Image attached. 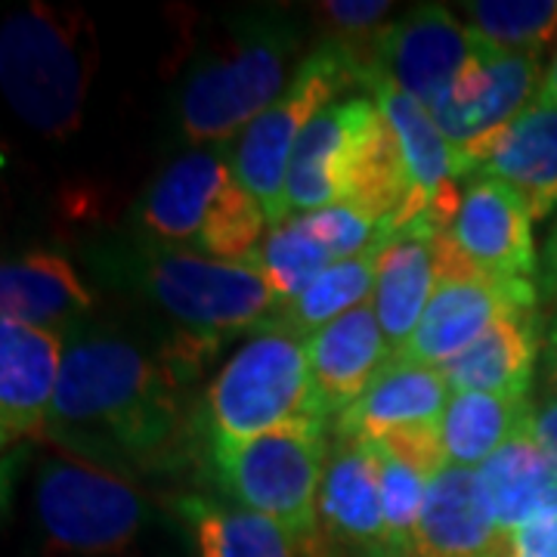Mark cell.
Here are the masks:
<instances>
[{"mask_svg": "<svg viewBox=\"0 0 557 557\" xmlns=\"http://www.w3.org/2000/svg\"><path fill=\"white\" fill-rule=\"evenodd\" d=\"M196 379L164 341L146 347L112 329L84 325L65 338L47 437L65 456L121 478L177 471L201 437L199 406H189Z\"/></svg>", "mask_w": 557, "mask_h": 557, "instance_id": "cell-1", "label": "cell"}, {"mask_svg": "<svg viewBox=\"0 0 557 557\" xmlns=\"http://www.w3.org/2000/svg\"><path fill=\"white\" fill-rule=\"evenodd\" d=\"M94 263L168 319L164 344L196 375L230 341L258 332L276 313L273 288L255 260H214L193 248L134 236Z\"/></svg>", "mask_w": 557, "mask_h": 557, "instance_id": "cell-2", "label": "cell"}, {"mask_svg": "<svg viewBox=\"0 0 557 557\" xmlns=\"http://www.w3.org/2000/svg\"><path fill=\"white\" fill-rule=\"evenodd\" d=\"M298 50V25L282 13H236L220 22L180 75V134L201 149L226 146L282 97Z\"/></svg>", "mask_w": 557, "mask_h": 557, "instance_id": "cell-3", "label": "cell"}, {"mask_svg": "<svg viewBox=\"0 0 557 557\" xmlns=\"http://www.w3.org/2000/svg\"><path fill=\"white\" fill-rule=\"evenodd\" d=\"M100 65L94 20L81 10L28 3L0 28V84L16 119L50 139L72 137Z\"/></svg>", "mask_w": 557, "mask_h": 557, "instance_id": "cell-4", "label": "cell"}, {"mask_svg": "<svg viewBox=\"0 0 557 557\" xmlns=\"http://www.w3.org/2000/svg\"><path fill=\"white\" fill-rule=\"evenodd\" d=\"M310 379L307 338L276 319L236 347V354L208 381L199 403L201 437L208 449L233 446L282 431V428H329Z\"/></svg>", "mask_w": 557, "mask_h": 557, "instance_id": "cell-5", "label": "cell"}, {"mask_svg": "<svg viewBox=\"0 0 557 557\" xmlns=\"http://www.w3.org/2000/svg\"><path fill=\"white\" fill-rule=\"evenodd\" d=\"M137 236L214 260H251L270 233L260 201L230 164V146L174 159L134 205Z\"/></svg>", "mask_w": 557, "mask_h": 557, "instance_id": "cell-6", "label": "cell"}, {"mask_svg": "<svg viewBox=\"0 0 557 557\" xmlns=\"http://www.w3.org/2000/svg\"><path fill=\"white\" fill-rule=\"evenodd\" d=\"M223 496L276 520L307 555L319 542V490L329 468V428H282L208 449Z\"/></svg>", "mask_w": 557, "mask_h": 557, "instance_id": "cell-7", "label": "cell"}, {"mask_svg": "<svg viewBox=\"0 0 557 557\" xmlns=\"http://www.w3.org/2000/svg\"><path fill=\"white\" fill-rule=\"evenodd\" d=\"M357 87L354 60L329 40L298 62L288 87L267 112H260L230 146V164L239 183L260 201L270 230L292 218L288 208V164L300 134L325 106L341 100L344 90Z\"/></svg>", "mask_w": 557, "mask_h": 557, "instance_id": "cell-8", "label": "cell"}, {"mask_svg": "<svg viewBox=\"0 0 557 557\" xmlns=\"http://www.w3.org/2000/svg\"><path fill=\"white\" fill-rule=\"evenodd\" d=\"M35 518L47 552L115 557L149 520V502L131 480L81 458H47L35 480Z\"/></svg>", "mask_w": 557, "mask_h": 557, "instance_id": "cell-9", "label": "cell"}, {"mask_svg": "<svg viewBox=\"0 0 557 557\" xmlns=\"http://www.w3.org/2000/svg\"><path fill=\"white\" fill-rule=\"evenodd\" d=\"M474 50L478 38L465 20L443 3H421L387 22L369 65L437 115L453 97L461 72L474 60Z\"/></svg>", "mask_w": 557, "mask_h": 557, "instance_id": "cell-10", "label": "cell"}, {"mask_svg": "<svg viewBox=\"0 0 557 557\" xmlns=\"http://www.w3.org/2000/svg\"><path fill=\"white\" fill-rule=\"evenodd\" d=\"M384 127V115L372 97H341L325 106L300 134L288 164L292 214H313L335 201H347L350 186L372 139Z\"/></svg>", "mask_w": 557, "mask_h": 557, "instance_id": "cell-11", "label": "cell"}, {"mask_svg": "<svg viewBox=\"0 0 557 557\" xmlns=\"http://www.w3.org/2000/svg\"><path fill=\"white\" fill-rule=\"evenodd\" d=\"M545 75L542 57L502 53L478 38L474 60L461 72L449 102L434 115L440 131L456 146L458 161L533 106L542 97Z\"/></svg>", "mask_w": 557, "mask_h": 557, "instance_id": "cell-12", "label": "cell"}, {"mask_svg": "<svg viewBox=\"0 0 557 557\" xmlns=\"http://www.w3.org/2000/svg\"><path fill=\"white\" fill-rule=\"evenodd\" d=\"M539 310L536 278L474 276L440 282L412 341L397 357L443 369L498 319Z\"/></svg>", "mask_w": 557, "mask_h": 557, "instance_id": "cell-13", "label": "cell"}, {"mask_svg": "<svg viewBox=\"0 0 557 557\" xmlns=\"http://www.w3.org/2000/svg\"><path fill=\"white\" fill-rule=\"evenodd\" d=\"M449 236L486 276L536 278L533 218L523 199L502 180L483 174L465 180Z\"/></svg>", "mask_w": 557, "mask_h": 557, "instance_id": "cell-14", "label": "cell"}, {"mask_svg": "<svg viewBox=\"0 0 557 557\" xmlns=\"http://www.w3.org/2000/svg\"><path fill=\"white\" fill-rule=\"evenodd\" d=\"M468 177L502 180L518 193L533 223L557 208V106L539 97L496 137L461 156Z\"/></svg>", "mask_w": 557, "mask_h": 557, "instance_id": "cell-15", "label": "cell"}, {"mask_svg": "<svg viewBox=\"0 0 557 557\" xmlns=\"http://www.w3.org/2000/svg\"><path fill=\"white\" fill-rule=\"evenodd\" d=\"M319 542L359 557H397L381 515L379 465L372 443H332L329 468L319 490Z\"/></svg>", "mask_w": 557, "mask_h": 557, "instance_id": "cell-16", "label": "cell"}, {"mask_svg": "<svg viewBox=\"0 0 557 557\" xmlns=\"http://www.w3.org/2000/svg\"><path fill=\"white\" fill-rule=\"evenodd\" d=\"M65 341L44 329L0 322V440L3 449L47 434Z\"/></svg>", "mask_w": 557, "mask_h": 557, "instance_id": "cell-17", "label": "cell"}, {"mask_svg": "<svg viewBox=\"0 0 557 557\" xmlns=\"http://www.w3.org/2000/svg\"><path fill=\"white\" fill-rule=\"evenodd\" d=\"M453 387L434 366L391 357L387 366L362 391V397L335 418V437L379 443V440L412 431L437 428L449 406Z\"/></svg>", "mask_w": 557, "mask_h": 557, "instance_id": "cell-18", "label": "cell"}, {"mask_svg": "<svg viewBox=\"0 0 557 557\" xmlns=\"http://www.w3.org/2000/svg\"><path fill=\"white\" fill-rule=\"evenodd\" d=\"M94 304V292L65 255L38 248L0 267L3 322L44 329L65 341L87 325Z\"/></svg>", "mask_w": 557, "mask_h": 557, "instance_id": "cell-19", "label": "cell"}, {"mask_svg": "<svg viewBox=\"0 0 557 557\" xmlns=\"http://www.w3.org/2000/svg\"><path fill=\"white\" fill-rule=\"evenodd\" d=\"M502 539L478 471L446 465L428 483L409 557H486Z\"/></svg>", "mask_w": 557, "mask_h": 557, "instance_id": "cell-20", "label": "cell"}, {"mask_svg": "<svg viewBox=\"0 0 557 557\" xmlns=\"http://www.w3.org/2000/svg\"><path fill=\"white\" fill-rule=\"evenodd\" d=\"M310 379L329 421L350 409L394 357L372 300L344 313L307 341Z\"/></svg>", "mask_w": 557, "mask_h": 557, "instance_id": "cell-21", "label": "cell"}, {"mask_svg": "<svg viewBox=\"0 0 557 557\" xmlns=\"http://www.w3.org/2000/svg\"><path fill=\"white\" fill-rule=\"evenodd\" d=\"M437 233H443L440 226L418 218L394 230L381 251L372 307L394 357L412 341L418 322L437 292Z\"/></svg>", "mask_w": 557, "mask_h": 557, "instance_id": "cell-22", "label": "cell"}, {"mask_svg": "<svg viewBox=\"0 0 557 557\" xmlns=\"http://www.w3.org/2000/svg\"><path fill=\"white\" fill-rule=\"evenodd\" d=\"M539 359V310L498 319L465 354L440 372L453 394H496L527 399Z\"/></svg>", "mask_w": 557, "mask_h": 557, "instance_id": "cell-23", "label": "cell"}, {"mask_svg": "<svg viewBox=\"0 0 557 557\" xmlns=\"http://www.w3.org/2000/svg\"><path fill=\"white\" fill-rule=\"evenodd\" d=\"M478 474L505 536L557 515V456L523 431V424L496 456L478 468Z\"/></svg>", "mask_w": 557, "mask_h": 557, "instance_id": "cell-24", "label": "cell"}, {"mask_svg": "<svg viewBox=\"0 0 557 557\" xmlns=\"http://www.w3.org/2000/svg\"><path fill=\"white\" fill-rule=\"evenodd\" d=\"M391 233H384L369 251H362L357 258L332 263L304 295L288 300L285 307H278L273 319L282 322L285 329H292L300 338L310 341L325 325H332L335 319L350 313V310H357L362 304H369L372 292H375L381 251H384V245L391 239Z\"/></svg>", "mask_w": 557, "mask_h": 557, "instance_id": "cell-25", "label": "cell"}, {"mask_svg": "<svg viewBox=\"0 0 557 557\" xmlns=\"http://www.w3.org/2000/svg\"><path fill=\"white\" fill-rule=\"evenodd\" d=\"M530 399L496 394H453L443 412V449L446 461L458 468H483L523 424Z\"/></svg>", "mask_w": 557, "mask_h": 557, "instance_id": "cell-26", "label": "cell"}, {"mask_svg": "<svg viewBox=\"0 0 557 557\" xmlns=\"http://www.w3.org/2000/svg\"><path fill=\"white\" fill-rule=\"evenodd\" d=\"M183 511L196 523L199 557H298L300 552L276 520L236 505L186 498Z\"/></svg>", "mask_w": 557, "mask_h": 557, "instance_id": "cell-27", "label": "cell"}, {"mask_svg": "<svg viewBox=\"0 0 557 557\" xmlns=\"http://www.w3.org/2000/svg\"><path fill=\"white\" fill-rule=\"evenodd\" d=\"M461 20L493 50L542 57L557 38V0H471Z\"/></svg>", "mask_w": 557, "mask_h": 557, "instance_id": "cell-28", "label": "cell"}, {"mask_svg": "<svg viewBox=\"0 0 557 557\" xmlns=\"http://www.w3.org/2000/svg\"><path fill=\"white\" fill-rule=\"evenodd\" d=\"M251 260L258 263L260 273L270 282L276 310L304 295L335 263L332 255L325 251V245L307 226L304 214H292L285 223L273 226Z\"/></svg>", "mask_w": 557, "mask_h": 557, "instance_id": "cell-29", "label": "cell"}, {"mask_svg": "<svg viewBox=\"0 0 557 557\" xmlns=\"http://www.w3.org/2000/svg\"><path fill=\"white\" fill-rule=\"evenodd\" d=\"M372 453H375V465H379L381 515H384V527L391 536V548L397 557H409L431 480L421 478L412 465H406L381 443H372Z\"/></svg>", "mask_w": 557, "mask_h": 557, "instance_id": "cell-30", "label": "cell"}, {"mask_svg": "<svg viewBox=\"0 0 557 557\" xmlns=\"http://www.w3.org/2000/svg\"><path fill=\"white\" fill-rule=\"evenodd\" d=\"M304 220L313 230V236L325 245V251L332 255L335 263L369 251L384 233L394 230V226L381 223L379 218H372L369 211H362L359 205H350V201H335V205L319 208L313 214H304Z\"/></svg>", "mask_w": 557, "mask_h": 557, "instance_id": "cell-31", "label": "cell"}, {"mask_svg": "<svg viewBox=\"0 0 557 557\" xmlns=\"http://www.w3.org/2000/svg\"><path fill=\"white\" fill-rule=\"evenodd\" d=\"M515 557H557V515L542 518L511 536Z\"/></svg>", "mask_w": 557, "mask_h": 557, "instance_id": "cell-32", "label": "cell"}, {"mask_svg": "<svg viewBox=\"0 0 557 557\" xmlns=\"http://www.w3.org/2000/svg\"><path fill=\"white\" fill-rule=\"evenodd\" d=\"M523 431H530L552 456H557V397L530 403L523 416Z\"/></svg>", "mask_w": 557, "mask_h": 557, "instance_id": "cell-33", "label": "cell"}, {"mask_svg": "<svg viewBox=\"0 0 557 557\" xmlns=\"http://www.w3.org/2000/svg\"><path fill=\"white\" fill-rule=\"evenodd\" d=\"M542 285H545V292L552 295L557 307V226L552 230L545 248H542Z\"/></svg>", "mask_w": 557, "mask_h": 557, "instance_id": "cell-34", "label": "cell"}, {"mask_svg": "<svg viewBox=\"0 0 557 557\" xmlns=\"http://www.w3.org/2000/svg\"><path fill=\"white\" fill-rule=\"evenodd\" d=\"M542 362V397H557V344H545Z\"/></svg>", "mask_w": 557, "mask_h": 557, "instance_id": "cell-35", "label": "cell"}, {"mask_svg": "<svg viewBox=\"0 0 557 557\" xmlns=\"http://www.w3.org/2000/svg\"><path fill=\"white\" fill-rule=\"evenodd\" d=\"M542 100L555 102V106H557V50H555V60H552V65H548V75H545Z\"/></svg>", "mask_w": 557, "mask_h": 557, "instance_id": "cell-36", "label": "cell"}, {"mask_svg": "<svg viewBox=\"0 0 557 557\" xmlns=\"http://www.w3.org/2000/svg\"><path fill=\"white\" fill-rule=\"evenodd\" d=\"M310 557H359L354 555V552H344V548H332V545H325V542H317L310 552H307Z\"/></svg>", "mask_w": 557, "mask_h": 557, "instance_id": "cell-37", "label": "cell"}, {"mask_svg": "<svg viewBox=\"0 0 557 557\" xmlns=\"http://www.w3.org/2000/svg\"><path fill=\"white\" fill-rule=\"evenodd\" d=\"M486 557H515V542H511V536L502 539L496 548H493V555Z\"/></svg>", "mask_w": 557, "mask_h": 557, "instance_id": "cell-38", "label": "cell"}, {"mask_svg": "<svg viewBox=\"0 0 557 557\" xmlns=\"http://www.w3.org/2000/svg\"><path fill=\"white\" fill-rule=\"evenodd\" d=\"M548 341H552V344H557V319H555V325L548 329Z\"/></svg>", "mask_w": 557, "mask_h": 557, "instance_id": "cell-39", "label": "cell"}]
</instances>
